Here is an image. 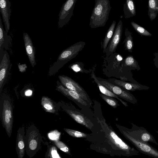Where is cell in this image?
<instances>
[{
	"label": "cell",
	"mask_w": 158,
	"mask_h": 158,
	"mask_svg": "<svg viewBox=\"0 0 158 158\" xmlns=\"http://www.w3.org/2000/svg\"><path fill=\"white\" fill-rule=\"evenodd\" d=\"M60 133L57 131H54L48 134V137L49 139L53 141L59 140Z\"/></svg>",
	"instance_id": "4dcf8cb0"
},
{
	"label": "cell",
	"mask_w": 158,
	"mask_h": 158,
	"mask_svg": "<svg viewBox=\"0 0 158 158\" xmlns=\"http://www.w3.org/2000/svg\"><path fill=\"white\" fill-rule=\"evenodd\" d=\"M115 84L127 90L134 91L135 90L146 89L149 88L147 86L131 83L119 80H115L114 81Z\"/></svg>",
	"instance_id": "7402d4cb"
},
{
	"label": "cell",
	"mask_w": 158,
	"mask_h": 158,
	"mask_svg": "<svg viewBox=\"0 0 158 158\" xmlns=\"http://www.w3.org/2000/svg\"><path fill=\"white\" fill-rule=\"evenodd\" d=\"M91 77L93 79L94 81L97 84L101 92L105 95L114 97L119 100L125 106H128L127 103L124 102L117 95L114 94L112 91L102 85L99 80L96 77L94 70H92L91 74Z\"/></svg>",
	"instance_id": "d6986e66"
},
{
	"label": "cell",
	"mask_w": 158,
	"mask_h": 158,
	"mask_svg": "<svg viewBox=\"0 0 158 158\" xmlns=\"http://www.w3.org/2000/svg\"><path fill=\"white\" fill-rule=\"evenodd\" d=\"M11 39V37L7 35V33L4 29L0 16V57L3 53L4 48L8 49V44Z\"/></svg>",
	"instance_id": "ffe728a7"
},
{
	"label": "cell",
	"mask_w": 158,
	"mask_h": 158,
	"mask_svg": "<svg viewBox=\"0 0 158 158\" xmlns=\"http://www.w3.org/2000/svg\"><path fill=\"white\" fill-rule=\"evenodd\" d=\"M85 44V42L80 41L63 50L56 61L50 68L48 75L51 76L55 75L65 64L75 57L83 49Z\"/></svg>",
	"instance_id": "3957f363"
},
{
	"label": "cell",
	"mask_w": 158,
	"mask_h": 158,
	"mask_svg": "<svg viewBox=\"0 0 158 158\" xmlns=\"http://www.w3.org/2000/svg\"><path fill=\"white\" fill-rule=\"evenodd\" d=\"M42 137L38 128L34 125L29 126L25 135L26 151L30 158L33 156L39 150Z\"/></svg>",
	"instance_id": "5b68a950"
},
{
	"label": "cell",
	"mask_w": 158,
	"mask_h": 158,
	"mask_svg": "<svg viewBox=\"0 0 158 158\" xmlns=\"http://www.w3.org/2000/svg\"><path fill=\"white\" fill-rule=\"evenodd\" d=\"M100 82L121 98L132 104H136L137 101L134 96L129 92L119 86L103 80H98Z\"/></svg>",
	"instance_id": "ba28073f"
},
{
	"label": "cell",
	"mask_w": 158,
	"mask_h": 158,
	"mask_svg": "<svg viewBox=\"0 0 158 158\" xmlns=\"http://www.w3.org/2000/svg\"><path fill=\"white\" fill-rule=\"evenodd\" d=\"M0 115L2 126L10 137L12 132L13 121V106L10 98L7 95H3L1 98Z\"/></svg>",
	"instance_id": "277c9868"
},
{
	"label": "cell",
	"mask_w": 158,
	"mask_h": 158,
	"mask_svg": "<svg viewBox=\"0 0 158 158\" xmlns=\"http://www.w3.org/2000/svg\"><path fill=\"white\" fill-rule=\"evenodd\" d=\"M10 60L9 55L6 50H4L0 57V93L7 81L9 73Z\"/></svg>",
	"instance_id": "8fae6325"
},
{
	"label": "cell",
	"mask_w": 158,
	"mask_h": 158,
	"mask_svg": "<svg viewBox=\"0 0 158 158\" xmlns=\"http://www.w3.org/2000/svg\"><path fill=\"white\" fill-rule=\"evenodd\" d=\"M131 23L134 29L140 35L146 36L152 35L146 30L134 22H131Z\"/></svg>",
	"instance_id": "484cf974"
},
{
	"label": "cell",
	"mask_w": 158,
	"mask_h": 158,
	"mask_svg": "<svg viewBox=\"0 0 158 158\" xmlns=\"http://www.w3.org/2000/svg\"><path fill=\"white\" fill-rule=\"evenodd\" d=\"M111 9L110 0H95L90 18V27L94 28L104 27L108 19Z\"/></svg>",
	"instance_id": "7a4b0ae2"
},
{
	"label": "cell",
	"mask_w": 158,
	"mask_h": 158,
	"mask_svg": "<svg viewBox=\"0 0 158 158\" xmlns=\"http://www.w3.org/2000/svg\"><path fill=\"white\" fill-rule=\"evenodd\" d=\"M11 3L9 0H0V11L3 22L5 26V31L8 33L10 29V19L11 13Z\"/></svg>",
	"instance_id": "9a60e30c"
},
{
	"label": "cell",
	"mask_w": 158,
	"mask_h": 158,
	"mask_svg": "<svg viewBox=\"0 0 158 158\" xmlns=\"http://www.w3.org/2000/svg\"><path fill=\"white\" fill-rule=\"evenodd\" d=\"M125 34L126 36V38L124 40L125 47L126 49L129 52H131L133 46L131 33L128 29L126 28Z\"/></svg>",
	"instance_id": "d4e9b609"
},
{
	"label": "cell",
	"mask_w": 158,
	"mask_h": 158,
	"mask_svg": "<svg viewBox=\"0 0 158 158\" xmlns=\"http://www.w3.org/2000/svg\"><path fill=\"white\" fill-rule=\"evenodd\" d=\"M100 95L102 98L108 104L114 108H116L119 105L118 103V101L115 98L103 94H100Z\"/></svg>",
	"instance_id": "4316f807"
},
{
	"label": "cell",
	"mask_w": 158,
	"mask_h": 158,
	"mask_svg": "<svg viewBox=\"0 0 158 158\" xmlns=\"http://www.w3.org/2000/svg\"><path fill=\"white\" fill-rule=\"evenodd\" d=\"M56 89L71 100L76 101L84 106L87 105L86 101L80 94L65 87L58 80L56 81Z\"/></svg>",
	"instance_id": "4fadbf2b"
},
{
	"label": "cell",
	"mask_w": 158,
	"mask_h": 158,
	"mask_svg": "<svg viewBox=\"0 0 158 158\" xmlns=\"http://www.w3.org/2000/svg\"><path fill=\"white\" fill-rule=\"evenodd\" d=\"M64 131L69 135L75 138H86L87 134L81 132L68 128H64Z\"/></svg>",
	"instance_id": "83f0119b"
},
{
	"label": "cell",
	"mask_w": 158,
	"mask_h": 158,
	"mask_svg": "<svg viewBox=\"0 0 158 158\" xmlns=\"http://www.w3.org/2000/svg\"><path fill=\"white\" fill-rule=\"evenodd\" d=\"M77 1L67 0L63 4L58 15L59 28H62L66 25L70 20Z\"/></svg>",
	"instance_id": "9c48e42d"
},
{
	"label": "cell",
	"mask_w": 158,
	"mask_h": 158,
	"mask_svg": "<svg viewBox=\"0 0 158 158\" xmlns=\"http://www.w3.org/2000/svg\"></svg>",
	"instance_id": "836d02e7"
},
{
	"label": "cell",
	"mask_w": 158,
	"mask_h": 158,
	"mask_svg": "<svg viewBox=\"0 0 158 158\" xmlns=\"http://www.w3.org/2000/svg\"><path fill=\"white\" fill-rule=\"evenodd\" d=\"M46 157L48 158H61L58 153L57 149L55 146H52L50 147L46 153Z\"/></svg>",
	"instance_id": "f1b7e54d"
},
{
	"label": "cell",
	"mask_w": 158,
	"mask_h": 158,
	"mask_svg": "<svg viewBox=\"0 0 158 158\" xmlns=\"http://www.w3.org/2000/svg\"><path fill=\"white\" fill-rule=\"evenodd\" d=\"M123 27L122 21L120 20L115 28L113 35L106 51L107 56H110L115 52L120 41L123 32Z\"/></svg>",
	"instance_id": "7c38bea8"
},
{
	"label": "cell",
	"mask_w": 158,
	"mask_h": 158,
	"mask_svg": "<svg viewBox=\"0 0 158 158\" xmlns=\"http://www.w3.org/2000/svg\"><path fill=\"white\" fill-rule=\"evenodd\" d=\"M32 93V91L30 89L27 90L25 92V95L27 96H31Z\"/></svg>",
	"instance_id": "d6a6232c"
},
{
	"label": "cell",
	"mask_w": 158,
	"mask_h": 158,
	"mask_svg": "<svg viewBox=\"0 0 158 158\" xmlns=\"http://www.w3.org/2000/svg\"><path fill=\"white\" fill-rule=\"evenodd\" d=\"M55 145L57 147L65 153L70 155L68 147L64 143L59 140L53 141Z\"/></svg>",
	"instance_id": "f546056e"
},
{
	"label": "cell",
	"mask_w": 158,
	"mask_h": 158,
	"mask_svg": "<svg viewBox=\"0 0 158 158\" xmlns=\"http://www.w3.org/2000/svg\"><path fill=\"white\" fill-rule=\"evenodd\" d=\"M61 107L76 122L89 130L92 129L93 126L92 123L83 114L78 112L66 108L63 105Z\"/></svg>",
	"instance_id": "5bb4252c"
},
{
	"label": "cell",
	"mask_w": 158,
	"mask_h": 158,
	"mask_svg": "<svg viewBox=\"0 0 158 158\" xmlns=\"http://www.w3.org/2000/svg\"><path fill=\"white\" fill-rule=\"evenodd\" d=\"M116 24V22L114 20L109 27L103 40L102 46L104 53L106 52L109 42L113 35L115 29Z\"/></svg>",
	"instance_id": "603a6c76"
},
{
	"label": "cell",
	"mask_w": 158,
	"mask_h": 158,
	"mask_svg": "<svg viewBox=\"0 0 158 158\" xmlns=\"http://www.w3.org/2000/svg\"><path fill=\"white\" fill-rule=\"evenodd\" d=\"M132 127L131 129L122 126L123 129L132 137L143 142L153 143L158 145L154 136L145 128L139 127L132 123Z\"/></svg>",
	"instance_id": "52a82bcc"
},
{
	"label": "cell",
	"mask_w": 158,
	"mask_h": 158,
	"mask_svg": "<svg viewBox=\"0 0 158 158\" xmlns=\"http://www.w3.org/2000/svg\"><path fill=\"white\" fill-rule=\"evenodd\" d=\"M123 11L125 19L132 17L136 15V8L133 0H126L123 5Z\"/></svg>",
	"instance_id": "44dd1931"
},
{
	"label": "cell",
	"mask_w": 158,
	"mask_h": 158,
	"mask_svg": "<svg viewBox=\"0 0 158 158\" xmlns=\"http://www.w3.org/2000/svg\"><path fill=\"white\" fill-rule=\"evenodd\" d=\"M118 129L124 136L131 142L139 152L154 158H158V150L146 143L135 138L126 131L122 126H118Z\"/></svg>",
	"instance_id": "8992f818"
},
{
	"label": "cell",
	"mask_w": 158,
	"mask_h": 158,
	"mask_svg": "<svg viewBox=\"0 0 158 158\" xmlns=\"http://www.w3.org/2000/svg\"><path fill=\"white\" fill-rule=\"evenodd\" d=\"M25 127H20L17 131L16 140V150L19 158H23L26 151Z\"/></svg>",
	"instance_id": "e0dca14e"
},
{
	"label": "cell",
	"mask_w": 158,
	"mask_h": 158,
	"mask_svg": "<svg viewBox=\"0 0 158 158\" xmlns=\"http://www.w3.org/2000/svg\"><path fill=\"white\" fill-rule=\"evenodd\" d=\"M148 15L151 21H153L158 13V0H148Z\"/></svg>",
	"instance_id": "cb8c5ba5"
},
{
	"label": "cell",
	"mask_w": 158,
	"mask_h": 158,
	"mask_svg": "<svg viewBox=\"0 0 158 158\" xmlns=\"http://www.w3.org/2000/svg\"><path fill=\"white\" fill-rule=\"evenodd\" d=\"M23 39L27 54L31 65L34 67L36 64L35 48L31 38L27 33H23Z\"/></svg>",
	"instance_id": "2e32d148"
},
{
	"label": "cell",
	"mask_w": 158,
	"mask_h": 158,
	"mask_svg": "<svg viewBox=\"0 0 158 158\" xmlns=\"http://www.w3.org/2000/svg\"><path fill=\"white\" fill-rule=\"evenodd\" d=\"M58 77L60 82L64 86L77 92L85 101L89 102V99L88 94L78 83L71 78L64 75H59Z\"/></svg>",
	"instance_id": "30bf717a"
},
{
	"label": "cell",
	"mask_w": 158,
	"mask_h": 158,
	"mask_svg": "<svg viewBox=\"0 0 158 158\" xmlns=\"http://www.w3.org/2000/svg\"><path fill=\"white\" fill-rule=\"evenodd\" d=\"M98 119L101 123L108 141L113 148L121 151L124 155L131 156L139 154V152L130 147L117 135L108 126L104 119Z\"/></svg>",
	"instance_id": "6da1fadb"
},
{
	"label": "cell",
	"mask_w": 158,
	"mask_h": 158,
	"mask_svg": "<svg viewBox=\"0 0 158 158\" xmlns=\"http://www.w3.org/2000/svg\"><path fill=\"white\" fill-rule=\"evenodd\" d=\"M125 64L127 66L134 67L135 65V60L132 56H127L125 60Z\"/></svg>",
	"instance_id": "1f68e13d"
},
{
	"label": "cell",
	"mask_w": 158,
	"mask_h": 158,
	"mask_svg": "<svg viewBox=\"0 0 158 158\" xmlns=\"http://www.w3.org/2000/svg\"><path fill=\"white\" fill-rule=\"evenodd\" d=\"M41 104L44 110L49 113L57 114L59 109L58 104L45 96L42 97Z\"/></svg>",
	"instance_id": "ac0fdd59"
}]
</instances>
